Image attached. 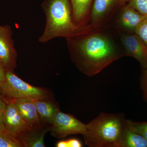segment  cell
I'll return each mask as SVG.
<instances>
[{
  "label": "cell",
  "mask_w": 147,
  "mask_h": 147,
  "mask_svg": "<svg viewBox=\"0 0 147 147\" xmlns=\"http://www.w3.org/2000/svg\"><path fill=\"white\" fill-rule=\"evenodd\" d=\"M6 79V70L0 64V91L1 88L5 82Z\"/></svg>",
  "instance_id": "44dd1931"
},
{
  "label": "cell",
  "mask_w": 147,
  "mask_h": 147,
  "mask_svg": "<svg viewBox=\"0 0 147 147\" xmlns=\"http://www.w3.org/2000/svg\"><path fill=\"white\" fill-rule=\"evenodd\" d=\"M35 100L29 98L9 100L13 102L21 115L30 126L41 123L37 111Z\"/></svg>",
  "instance_id": "4fadbf2b"
},
{
  "label": "cell",
  "mask_w": 147,
  "mask_h": 147,
  "mask_svg": "<svg viewBox=\"0 0 147 147\" xmlns=\"http://www.w3.org/2000/svg\"><path fill=\"white\" fill-rule=\"evenodd\" d=\"M126 123L129 128L142 135L147 141V121L136 122L126 120Z\"/></svg>",
  "instance_id": "e0dca14e"
},
{
  "label": "cell",
  "mask_w": 147,
  "mask_h": 147,
  "mask_svg": "<svg viewBox=\"0 0 147 147\" xmlns=\"http://www.w3.org/2000/svg\"><path fill=\"white\" fill-rule=\"evenodd\" d=\"M134 33L136 34L147 46V17L137 27Z\"/></svg>",
  "instance_id": "d6986e66"
},
{
  "label": "cell",
  "mask_w": 147,
  "mask_h": 147,
  "mask_svg": "<svg viewBox=\"0 0 147 147\" xmlns=\"http://www.w3.org/2000/svg\"><path fill=\"white\" fill-rule=\"evenodd\" d=\"M125 121L121 114L100 113L86 124L85 143L90 147H122Z\"/></svg>",
  "instance_id": "3957f363"
},
{
  "label": "cell",
  "mask_w": 147,
  "mask_h": 147,
  "mask_svg": "<svg viewBox=\"0 0 147 147\" xmlns=\"http://www.w3.org/2000/svg\"><path fill=\"white\" fill-rule=\"evenodd\" d=\"M3 110L0 109V131L6 130L3 119Z\"/></svg>",
  "instance_id": "603a6c76"
},
{
  "label": "cell",
  "mask_w": 147,
  "mask_h": 147,
  "mask_svg": "<svg viewBox=\"0 0 147 147\" xmlns=\"http://www.w3.org/2000/svg\"><path fill=\"white\" fill-rule=\"evenodd\" d=\"M12 36L9 26H0V64L6 71L13 72L17 67L18 54Z\"/></svg>",
  "instance_id": "52a82bcc"
},
{
  "label": "cell",
  "mask_w": 147,
  "mask_h": 147,
  "mask_svg": "<svg viewBox=\"0 0 147 147\" xmlns=\"http://www.w3.org/2000/svg\"><path fill=\"white\" fill-rule=\"evenodd\" d=\"M7 102L0 96V109L4 110L6 107Z\"/></svg>",
  "instance_id": "d4e9b609"
},
{
  "label": "cell",
  "mask_w": 147,
  "mask_h": 147,
  "mask_svg": "<svg viewBox=\"0 0 147 147\" xmlns=\"http://www.w3.org/2000/svg\"><path fill=\"white\" fill-rule=\"evenodd\" d=\"M146 17L127 3L118 11L114 18L115 26L119 31L134 33L137 27Z\"/></svg>",
  "instance_id": "9c48e42d"
},
{
  "label": "cell",
  "mask_w": 147,
  "mask_h": 147,
  "mask_svg": "<svg viewBox=\"0 0 147 147\" xmlns=\"http://www.w3.org/2000/svg\"><path fill=\"white\" fill-rule=\"evenodd\" d=\"M7 100L21 98L50 99L51 95L45 89L32 86L20 79L12 71H6V79L0 91Z\"/></svg>",
  "instance_id": "277c9868"
},
{
  "label": "cell",
  "mask_w": 147,
  "mask_h": 147,
  "mask_svg": "<svg viewBox=\"0 0 147 147\" xmlns=\"http://www.w3.org/2000/svg\"><path fill=\"white\" fill-rule=\"evenodd\" d=\"M35 103L41 123L53 124L58 111V106L50 99H35Z\"/></svg>",
  "instance_id": "5bb4252c"
},
{
  "label": "cell",
  "mask_w": 147,
  "mask_h": 147,
  "mask_svg": "<svg viewBox=\"0 0 147 147\" xmlns=\"http://www.w3.org/2000/svg\"><path fill=\"white\" fill-rule=\"evenodd\" d=\"M50 132L53 137L62 139L72 134L83 135L87 130L86 124L74 116L59 111L55 116Z\"/></svg>",
  "instance_id": "8992f818"
},
{
  "label": "cell",
  "mask_w": 147,
  "mask_h": 147,
  "mask_svg": "<svg viewBox=\"0 0 147 147\" xmlns=\"http://www.w3.org/2000/svg\"><path fill=\"white\" fill-rule=\"evenodd\" d=\"M3 114L6 129L13 134L17 135L30 126L11 100L7 102Z\"/></svg>",
  "instance_id": "8fae6325"
},
{
  "label": "cell",
  "mask_w": 147,
  "mask_h": 147,
  "mask_svg": "<svg viewBox=\"0 0 147 147\" xmlns=\"http://www.w3.org/2000/svg\"><path fill=\"white\" fill-rule=\"evenodd\" d=\"M69 147H82V143L78 139H72L67 140Z\"/></svg>",
  "instance_id": "7402d4cb"
},
{
  "label": "cell",
  "mask_w": 147,
  "mask_h": 147,
  "mask_svg": "<svg viewBox=\"0 0 147 147\" xmlns=\"http://www.w3.org/2000/svg\"><path fill=\"white\" fill-rule=\"evenodd\" d=\"M119 32L120 33V37L124 56L131 57L137 60L142 68L146 67L147 65V46L146 44L134 33Z\"/></svg>",
  "instance_id": "ba28073f"
},
{
  "label": "cell",
  "mask_w": 147,
  "mask_h": 147,
  "mask_svg": "<svg viewBox=\"0 0 147 147\" xmlns=\"http://www.w3.org/2000/svg\"><path fill=\"white\" fill-rule=\"evenodd\" d=\"M129 0H94L88 26L90 30L108 28L114 16Z\"/></svg>",
  "instance_id": "5b68a950"
},
{
  "label": "cell",
  "mask_w": 147,
  "mask_h": 147,
  "mask_svg": "<svg viewBox=\"0 0 147 147\" xmlns=\"http://www.w3.org/2000/svg\"><path fill=\"white\" fill-rule=\"evenodd\" d=\"M41 5L46 23L38 39L40 43L57 38H68L90 30L88 26H78L74 23L70 0H45Z\"/></svg>",
  "instance_id": "7a4b0ae2"
},
{
  "label": "cell",
  "mask_w": 147,
  "mask_h": 147,
  "mask_svg": "<svg viewBox=\"0 0 147 147\" xmlns=\"http://www.w3.org/2000/svg\"><path fill=\"white\" fill-rule=\"evenodd\" d=\"M122 146V147H147V141L142 135L129 128L126 123L123 135Z\"/></svg>",
  "instance_id": "9a60e30c"
},
{
  "label": "cell",
  "mask_w": 147,
  "mask_h": 147,
  "mask_svg": "<svg viewBox=\"0 0 147 147\" xmlns=\"http://www.w3.org/2000/svg\"><path fill=\"white\" fill-rule=\"evenodd\" d=\"M94 0H70L72 16L78 26H88Z\"/></svg>",
  "instance_id": "7c38bea8"
},
{
  "label": "cell",
  "mask_w": 147,
  "mask_h": 147,
  "mask_svg": "<svg viewBox=\"0 0 147 147\" xmlns=\"http://www.w3.org/2000/svg\"><path fill=\"white\" fill-rule=\"evenodd\" d=\"M105 30H89L66 38L71 60L87 76L96 75L124 56Z\"/></svg>",
  "instance_id": "6da1fadb"
},
{
  "label": "cell",
  "mask_w": 147,
  "mask_h": 147,
  "mask_svg": "<svg viewBox=\"0 0 147 147\" xmlns=\"http://www.w3.org/2000/svg\"><path fill=\"white\" fill-rule=\"evenodd\" d=\"M52 126L49 124L40 123L30 126L17 136L24 147H45L44 137Z\"/></svg>",
  "instance_id": "30bf717a"
},
{
  "label": "cell",
  "mask_w": 147,
  "mask_h": 147,
  "mask_svg": "<svg viewBox=\"0 0 147 147\" xmlns=\"http://www.w3.org/2000/svg\"><path fill=\"white\" fill-rule=\"evenodd\" d=\"M127 4L140 14L147 17V0H129Z\"/></svg>",
  "instance_id": "ac0fdd59"
},
{
  "label": "cell",
  "mask_w": 147,
  "mask_h": 147,
  "mask_svg": "<svg viewBox=\"0 0 147 147\" xmlns=\"http://www.w3.org/2000/svg\"><path fill=\"white\" fill-rule=\"evenodd\" d=\"M57 147H69L67 140H63L60 141L57 143L56 144Z\"/></svg>",
  "instance_id": "cb8c5ba5"
},
{
  "label": "cell",
  "mask_w": 147,
  "mask_h": 147,
  "mask_svg": "<svg viewBox=\"0 0 147 147\" xmlns=\"http://www.w3.org/2000/svg\"><path fill=\"white\" fill-rule=\"evenodd\" d=\"M140 82L143 99L147 103V65L144 68H142Z\"/></svg>",
  "instance_id": "ffe728a7"
},
{
  "label": "cell",
  "mask_w": 147,
  "mask_h": 147,
  "mask_svg": "<svg viewBox=\"0 0 147 147\" xmlns=\"http://www.w3.org/2000/svg\"><path fill=\"white\" fill-rule=\"evenodd\" d=\"M23 145L19 141L17 135L7 129L0 131V147H22Z\"/></svg>",
  "instance_id": "2e32d148"
}]
</instances>
